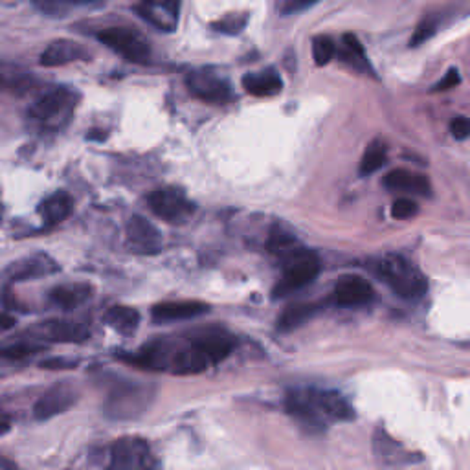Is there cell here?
I'll return each instance as SVG.
<instances>
[{
	"label": "cell",
	"instance_id": "f546056e",
	"mask_svg": "<svg viewBox=\"0 0 470 470\" xmlns=\"http://www.w3.org/2000/svg\"><path fill=\"white\" fill-rule=\"evenodd\" d=\"M312 57H315V62L318 67H326L336 57V43L327 37L320 36L312 39Z\"/></svg>",
	"mask_w": 470,
	"mask_h": 470
},
{
	"label": "cell",
	"instance_id": "d4e9b609",
	"mask_svg": "<svg viewBox=\"0 0 470 470\" xmlns=\"http://www.w3.org/2000/svg\"><path fill=\"white\" fill-rule=\"evenodd\" d=\"M105 324L120 334H133L140 324V312L133 307L116 305L105 312Z\"/></svg>",
	"mask_w": 470,
	"mask_h": 470
},
{
	"label": "cell",
	"instance_id": "d6986e66",
	"mask_svg": "<svg viewBox=\"0 0 470 470\" xmlns=\"http://www.w3.org/2000/svg\"><path fill=\"white\" fill-rule=\"evenodd\" d=\"M373 452L384 465H404L414 463L416 456L397 443L386 430H377L373 435Z\"/></svg>",
	"mask_w": 470,
	"mask_h": 470
},
{
	"label": "cell",
	"instance_id": "f1b7e54d",
	"mask_svg": "<svg viewBox=\"0 0 470 470\" xmlns=\"http://www.w3.org/2000/svg\"><path fill=\"white\" fill-rule=\"evenodd\" d=\"M45 350H46V346H39V343H36V342H19V343H10V346L0 348V359L3 360H26V359L34 357Z\"/></svg>",
	"mask_w": 470,
	"mask_h": 470
},
{
	"label": "cell",
	"instance_id": "6da1fadb",
	"mask_svg": "<svg viewBox=\"0 0 470 470\" xmlns=\"http://www.w3.org/2000/svg\"><path fill=\"white\" fill-rule=\"evenodd\" d=\"M285 408L309 432H322L331 423H343L355 417L346 397L320 388L291 390L285 399Z\"/></svg>",
	"mask_w": 470,
	"mask_h": 470
},
{
	"label": "cell",
	"instance_id": "2e32d148",
	"mask_svg": "<svg viewBox=\"0 0 470 470\" xmlns=\"http://www.w3.org/2000/svg\"><path fill=\"white\" fill-rule=\"evenodd\" d=\"M136 12L149 24L161 28L162 31H173L178 24L180 0H142Z\"/></svg>",
	"mask_w": 470,
	"mask_h": 470
},
{
	"label": "cell",
	"instance_id": "4316f807",
	"mask_svg": "<svg viewBox=\"0 0 470 470\" xmlns=\"http://www.w3.org/2000/svg\"><path fill=\"white\" fill-rule=\"evenodd\" d=\"M267 248L268 252L274 254L276 258H279V261H284L285 258H289L291 254L298 252L300 248H303L300 244V241L285 228H272L268 239H267Z\"/></svg>",
	"mask_w": 470,
	"mask_h": 470
},
{
	"label": "cell",
	"instance_id": "4dcf8cb0",
	"mask_svg": "<svg viewBox=\"0 0 470 470\" xmlns=\"http://www.w3.org/2000/svg\"><path fill=\"white\" fill-rule=\"evenodd\" d=\"M437 29H440V17H425L417 24V28L414 31V37L410 39V45L412 46H419L421 43L432 39L435 36Z\"/></svg>",
	"mask_w": 470,
	"mask_h": 470
},
{
	"label": "cell",
	"instance_id": "7a4b0ae2",
	"mask_svg": "<svg viewBox=\"0 0 470 470\" xmlns=\"http://www.w3.org/2000/svg\"><path fill=\"white\" fill-rule=\"evenodd\" d=\"M371 270L400 298H421L428 291V281L421 268L404 256L388 254L379 258L371 263Z\"/></svg>",
	"mask_w": 470,
	"mask_h": 470
},
{
	"label": "cell",
	"instance_id": "e575fe53",
	"mask_svg": "<svg viewBox=\"0 0 470 470\" xmlns=\"http://www.w3.org/2000/svg\"><path fill=\"white\" fill-rule=\"evenodd\" d=\"M450 133L456 140H466L470 136V120L458 116L450 121Z\"/></svg>",
	"mask_w": 470,
	"mask_h": 470
},
{
	"label": "cell",
	"instance_id": "74e56055",
	"mask_svg": "<svg viewBox=\"0 0 470 470\" xmlns=\"http://www.w3.org/2000/svg\"><path fill=\"white\" fill-rule=\"evenodd\" d=\"M59 3H62V0H36V4L45 12H57Z\"/></svg>",
	"mask_w": 470,
	"mask_h": 470
},
{
	"label": "cell",
	"instance_id": "d590c367",
	"mask_svg": "<svg viewBox=\"0 0 470 470\" xmlns=\"http://www.w3.org/2000/svg\"><path fill=\"white\" fill-rule=\"evenodd\" d=\"M41 367L43 369H54V371H57V369H74V367H78V360H74V359H62V357H59V359H48V360H43L41 362Z\"/></svg>",
	"mask_w": 470,
	"mask_h": 470
},
{
	"label": "cell",
	"instance_id": "f35d334b",
	"mask_svg": "<svg viewBox=\"0 0 470 470\" xmlns=\"http://www.w3.org/2000/svg\"><path fill=\"white\" fill-rule=\"evenodd\" d=\"M67 4H76V6H94V4H102L103 0H62Z\"/></svg>",
	"mask_w": 470,
	"mask_h": 470
},
{
	"label": "cell",
	"instance_id": "5b68a950",
	"mask_svg": "<svg viewBox=\"0 0 470 470\" xmlns=\"http://www.w3.org/2000/svg\"><path fill=\"white\" fill-rule=\"evenodd\" d=\"M78 103V94L70 88H55L46 92L43 98L31 109V118H34L45 129H61L70 121L74 109Z\"/></svg>",
	"mask_w": 470,
	"mask_h": 470
},
{
	"label": "cell",
	"instance_id": "60d3db41",
	"mask_svg": "<svg viewBox=\"0 0 470 470\" xmlns=\"http://www.w3.org/2000/svg\"><path fill=\"white\" fill-rule=\"evenodd\" d=\"M0 219H3V202H0Z\"/></svg>",
	"mask_w": 470,
	"mask_h": 470
},
{
	"label": "cell",
	"instance_id": "e0dca14e",
	"mask_svg": "<svg viewBox=\"0 0 470 470\" xmlns=\"http://www.w3.org/2000/svg\"><path fill=\"white\" fill-rule=\"evenodd\" d=\"M210 310L208 303L202 301H166L154 305L151 317L154 324H173L182 320H192L206 315Z\"/></svg>",
	"mask_w": 470,
	"mask_h": 470
},
{
	"label": "cell",
	"instance_id": "83f0119b",
	"mask_svg": "<svg viewBox=\"0 0 470 470\" xmlns=\"http://www.w3.org/2000/svg\"><path fill=\"white\" fill-rule=\"evenodd\" d=\"M386 162H388V147H386V144L383 140H375V142H371L366 147V151L362 154L359 173L362 177H369L375 171H379Z\"/></svg>",
	"mask_w": 470,
	"mask_h": 470
},
{
	"label": "cell",
	"instance_id": "5bb4252c",
	"mask_svg": "<svg viewBox=\"0 0 470 470\" xmlns=\"http://www.w3.org/2000/svg\"><path fill=\"white\" fill-rule=\"evenodd\" d=\"M88 327L76 322H65V320H48L39 326L29 327L28 336L34 338L36 342H69V343H81L88 338Z\"/></svg>",
	"mask_w": 470,
	"mask_h": 470
},
{
	"label": "cell",
	"instance_id": "484cf974",
	"mask_svg": "<svg viewBox=\"0 0 470 470\" xmlns=\"http://www.w3.org/2000/svg\"><path fill=\"white\" fill-rule=\"evenodd\" d=\"M318 310H320L318 303H294V305H289L279 315L277 329L284 331V333H289V331L303 326L305 322H309L312 317L317 315Z\"/></svg>",
	"mask_w": 470,
	"mask_h": 470
},
{
	"label": "cell",
	"instance_id": "44dd1931",
	"mask_svg": "<svg viewBox=\"0 0 470 470\" xmlns=\"http://www.w3.org/2000/svg\"><path fill=\"white\" fill-rule=\"evenodd\" d=\"M72 211H74V201L67 192H57L50 195L39 208L43 223L48 228H54L62 221H67Z\"/></svg>",
	"mask_w": 470,
	"mask_h": 470
},
{
	"label": "cell",
	"instance_id": "ba28073f",
	"mask_svg": "<svg viewBox=\"0 0 470 470\" xmlns=\"http://www.w3.org/2000/svg\"><path fill=\"white\" fill-rule=\"evenodd\" d=\"M190 338L201 350V353L206 357L210 366L223 362L237 348V338L230 331L223 327H215V326L202 327L195 331L194 334H190Z\"/></svg>",
	"mask_w": 470,
	"mask_h": 470
},
{
	"label": "cell",
	"instance_id": "8d00e7d4",
	"mask_svg": "<svg viewBox=\"0 0 470 470\" xmlns=\"http://www.w3.org/2000/svg\"><path fill=\"white\" fill-rule=\"evenodd\" d=\"M456 85H459V72L452 69L440 83L435 85V90H449V88H452Z\"/></svg>",
	"mask_w": 470,
	"mask_h": 470
},
{
	"label": "cell",
	"instance_id": "d6a6232c",
	"mask_svg": "<svg viewBox=\"0 0 470 470\" xmlns=\"http://www.w3.org/2000/svg\"><path fill=\"white\" fill-rule=\"evenodd\" d=\"M246 26V17L244 15H228L221 21H217L213 24V28L217 31H221V34H230V36H235L239 34V31Z\"/></svg>",
	"mask_w": 470,
	"mask_h": 470
},
{
	"label": "cell",
	"instance_id": "9c48e42d",
	"mask_svg": "<svg viewBox=\"0 0 470 470\" xmlns=\"http://www.w3.org/2000/svg\"><path fill=\"white\" fill-rule=\"evenodd\" d=\"M98 39L107 48L131 62H147L151 57V48L147 41L128 28H109L98 34Z\"/></svg>",
	"mask_w": 470,
	"mask_h": 470
},
{
	"label": "cell",
	"instance_id": "1f68e13d",
	"mask_svg": "<svg viewBox=\"0 0 470 470\" xmlns=\"http://www.w3.org/2000/svg\"><path fill=\"white\" fill-rule=\"evenodd\" d=\"M419 211V204L414 199H397L392 206V215L397 221H408Z\"/></svg>",
	"mask_w": 470,
	"mask_h": 470
},
{
	"label": "cell",
	"instance_id": "8fae6325",
	"mask_svg": "<svg viewBox=\"0 0 470 470\" xmlns=\"http://www.w3.org/2000/svg\"><path fill=\"white\" fill-rule=\"evenodd\" d=\"M125 234H128V244L131 252L135 254L154 256L162 250V234L142 215L131 217Z\"/></svg>",
	"mask_w": 470,
	"mask_h": 470
},
{
	"label": "cell",
	"instance_id": "ffe728a7",
	"mask_svg": "<svg viewBox=\"0 0 470 470\" xmlns=\"http://www.w3.org/2000/svg\"><path fill=\"white\" fill-rule=\"evenodd\" d=\"M243 87L246 88V92L252 94V96L270 98L284 88V79H281V76L274 69H265L261 72H252L244 76Z\"/></svg>",
	"mask_w": 470,
	"mask_h": 470
},
{
	"label": "cell",
	"instance_id": "9a60e30c",
	"mask_svg": "<svg viewBox=\"0 0 470 470\" xmlns=\"http://www.w3.org/2000/svg\"><path fill=\"white\" fill-rule=\"evenodd\" d=\"M59 270V265L46 254H36L28 256L13 261L12 265L6 267L4 276L10 284H19V281H29L45 277L50 274H55Z\"/></svg>",
	"mask_w": 470,
	"mask_h": 470
},
{
	"label": "cell",
	"instance_id": "8992f818",
	"mask_svg": "<svg viewBox=\"0 0 470 470\" xmlns=\"http://www.w3.org/2000/svg\"><path fill=\"white\" fill-rule=\"evenodd\" d=\"M107 470H159L147 441L140 437H121L111 449Z\"/></svg>",
	"mask_w": 470,
	"mask_h": 470
},
{
	"label": "cell",
	"instance_id": "ac0fdd59",
	"mask_svg": "<svg viewBox=\"0 0 470 470\" xmlns=\"http://www.w3.org/2000/svg\"><path fill=\"white\" fill-rule=\"evenodd\" d=\"M383 184L386 190L395 192V194H408V195H417V197H428L432 194V184L428 177L408 171V169L390 171L384 177Z\"/></svg>",
	"mask_w": 470,
	"mask_h": 470
},
{
	"label": "cell",
	"instance_id": "52a82bcc",
	"mask_svg": "<svg viewBox=\"0 0 470 470\" xmlns=\"http://www.w3.org/2000/svg\"><path fill=\"white\" fill-rule=\"evenodd\" d=\"M147 204L156 217L171 225L186 223L195 211V204L177 187H162V190L153 192L147 197Z\"/></svg>",
	"mask_w": 470,
	"mask_h": 470
},
{
	"label": "cell",
	"instance_id": "4fadbf2b",
	"mask_svg": "<svg viewBox=\"0 0 470 470\" xmlns=\"http://www.w3.org/2000/svg\"><path fill=\"white\" fill-rule=\"evenodd\" d=\"M78 390L74 384L70 383H57L54 386H50L41 399L36 402V408L34 414L39 421H46L52 419L62 412L70 410L72 406L78 400Z\"/></svg>",
	"mask_w": 470,
	"mask_h": 470
},
{
	"label": "cell",
	"instance_id": "7c38bea8",
	"mask_svg": "<svg viewBox=\"0 0 470 470\" xmlns=\"http://www.w3.org/2000/svg\"><path fill=\"white\" fill-rule=\"evenodd\" d=\"M375 291L362 276H343L336 281L331 301L343 309H359L371 303Z\"/></svg>",
	"mask_w": 470,
	"mask_h": 470
},
{
	"label": "cell",
	"instance_id": "7402d4cb",
	"mask_svg": "<svg viewBox=\"0 0 470 470\" xmlns=\"http://www.w3.org/2000/svg\"><path fill=\"white\" fill-rule=\"evenodd\" d=\"M336 57L346 62L348 67H351L353 70H359V72H364V74H371V65H369V59L364 52V46L362 43L359 41L357 36H351V34H346L342 37L340 45H336Z\"/></svg>",
	"mask_w": 470,
	"mask_h": 470
},
{
	"label": "cell",
	"instance_id": "30bf717a",
	"mask_svg": "<svg viewBox=\"0 0 470 470\" xmlns=\"http://www.w3.org/2000/svg\"><path fill=\"white\" fill-rule=\"evenodd\" d=\"M186 83L194 96L208 103H227L234 98L230 83L221 76H217L213 70H194L187 76Z\"/></svg>",
	"mask_w": 470,
	"mask_h": 470
},
{
	"label": "cell",
	"instance_id": "277c9868",
	"mask_svg": "<svg viewBox=\"0 0 470 470\" xmlns=\"http://www.w3.org/2000/svg\"><path fill=\"white\" fill-rule=\"evenodd\" d=\"M281 265H284V276H281V279L274 287V298L291 296L293 293L312 284V281L318 277L322 268L320 258L307 248H300L298 252L281 261Z\"/></svg>",
	"mask_w": 470,
	"mask_h": 470
},
{
	"label": "cell",
	"instance_id": "836d02e7",
	"mask_svg": "<svg viewBox=\"0 0 470 470\" xmlns=\"http://www.w3.org/2000/svg\"><path fill=\"white\" fill-rule=\"evenodd\" d=\"M317 3H320V0H277V8L284 15H293L309 10Z\"/></svg>",
	"mask_w": 470,
	"mask_h": 470
},
{
	"label": "cell",
	"instance_id": "ab89813d",
	"mask_svg": "<svg viewBox=\"0 0 470 470\" xmlns=\"http://www.w3.org/2000/svg\"><path fill=\"white\" fill-rule=\"evenodd\" d=\"M8 428V425H0V432H4Z\"/></svg>",
	"mask_w": 470,
	"mask_h": 470
},
{
	"label": "cell",
	"instance_id": "3957f363",
	"mask_svg": "<svg viewBox=\"0 0 470 470\" xmlns=\"http://www.w3.org/2000/svg\"><path fill=\"white\" fill-rule=\"evenodd\" d=\"M154 386L121 384L109 393L103 412L114 421H133L142 417L154 399Z\"/></svg>",
	"mask_w": 470,
	"mask_h": 470
},
{
	"label": "cell",
	"instance_id": "603a6c76",
	"mask_svg": "<svg viewBox=\"0 0 470 470\" xmlns=\"http://www.w3.org/2000/svg\"><path fill=\"white\" fill-rule=\"evenodd\" d=\"M87 52L74 41H54L41 55L43 67H62L69 62L85 59Z\"/></svg>",
	"mask_w": 470,
	"mask_h": 470
},
{
	"label": "cell",
	"instance_id": "cb8c5ba5",
	"mask_svg": "<svg viewBox=\"0 0 470 470\" xmlns=\"http://www.w3.org/2000/svg\"><path fill=\"white\" fill-rule=\"evenodd\" d=\"M92 296V287L88 284H67V285H57L50 294V301L65 310H72L79 305H83Z\"/></svg>",
	"mask_w": 470,
	"mask_h": 470
}]
</instances>
